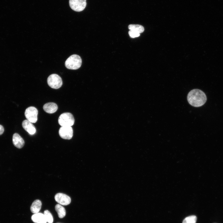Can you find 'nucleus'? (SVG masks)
<instances>
[{"mask_svg": "<svg viewBox=\"0 0 223 223\" xmlns=\"http://www.w3.org/2000/svg\"><path fill=\"white\" fill-rule=\"evenodd\" d=\"M69 4L72 10L80 12L83 11L86 7V0H69Z\"/></svg>", "mask_w": 223, "mask_h": 223, "instance_id": "6", "label": "nucleus"}, {"mask_svg": "<svg viewBox=\"0 0 223 223\" xmlns=\"http://www.w3.org/2000/svg\"><path fill=\"white\" fill-rule=\"evenodd\" d=\"M22 126L24 129L29 134L33 135L35 133L36 129L35 126L32 122L27 120L23 121L22 123Z\"/></svg>", "mask_w": 223, "mask_h": 223, "instance_id": "9", "label": "nucleus"}, {"mask_svg": "<svg viewBox=\"0 0 223 223\" xmlns=\"http://www.w3.org/2000/svg\"><path fill=\"white\" fill-rule=\"evenodd\" d=\"M31 219L35 223H46L47 222L44 214L41 213L34 214L32 216Z\"/></svg>", "mask_w": 223, "mask_h": 223, "instance_id": "12", "label": "nucleus"}, {"mask_svg": "<svg viewBox=\"0 0 223 223\" xmlns=\"http://www.w3.org/2000/svg\"><path fill=\"white\" fill-rule=\"evenodd\" d=\"M187 99L190 105L198 107L205 104L207 101V97L205 93L201 90L194 89L189 93Z\"/></svg>", "mask_w": 223, "mask_h": 223, "instance_id": "1", "label": "nucleus"}, {"mask_svg": "<svg viewBox=\"0 0 223 223\" xmlns=\"http://www.w3.org/2000/svg\"><path fill=\"white\" fill-rule=\"evenodd\" d=\"M58 121L59 124L62 126H71L74 124L75 120L71 113L65 112L60 115Z\"/></svg>", "mask_w": 223, "mask_h": 223, "instance_id": "3", "label": "nucleus"}, {"mask_svg": "<svg viewBox=\"0 0 223 223\" xmlns=\"http://www.w3.org/2000/svg\"><path fill=\"white\" fill-rule=\"evenodd\" d=\"M44 110L46 112L52 114L55 112L58 109V106L55 103L50 102L45 104L43 107Z\"/></svg>", "mask_w": 223, "mask_h": 223, "instance_id": "11", "label": "nucleus"}, {"mask_svg": "<svg viewBox=\"0 0 223 223\" xmlns=\"http://www.w3.org/2000/svg\"><path fill=\"white\" fill-rule=\"evenodd\" d=\"M128 28L130 30L135 31L140 33H142L144 30V27L139 24H129Z\"/></svg>", "mask_w": 223, "mask_h": 223, "instance_id": "15", "label": "nucleus"}, {"mask_svg": "<svg viewBox=\"0 0 223 223\" xmlns=\"http://www.w3.org/2000/svg\"><path fill=\"white\" fill-rule=\"evenodd\" d=\"M55 201L59 204L67 205L71 202L70 198L67 195L62 193H58L55 196Z\"/></svg>", "mask_w": 223, "mask_h": 223, "instance_id": "8", "label": "nucleus"}, {"mask_svg": "<svg viewBox=\"0 0 223 223\" xmlns=\"http://www.w3.org/2000/svg\"><path fill=\"white\" fill-rule=\"evenodd\" d=\"M42 205V202L40 200L38 199L35 200L31 206V212L34 214L38 213L41 209Z\"/></svg>", "mask_w": 223, "mask_h": 223, "instance_id": "13", "label": "nucleus"}, {"mask_svg": "<svg viewBox=\"0 0 223 223\" xmlns=\"http://www.w3.org/2000/svg\"><path fill=\"white\" fill-rule=\"evenodd\" d=\"M4 131V128L3 126L0 125V135H2Z\"/></svg>", "mask_w": 223, "mask_h": 223, "instance_id": "19", "label": "nucleus"}, {"mask_svg": "<svg viewBox=\"0 0 223 223\" xmlns=\"http://www.w3.org/2000/svg\"><path fill=\"white\" fill-rule=\"evenodd\" d=\"M55 208L59 218H62L65 216L66 211L63 207L59 204H57L55 205Z\"/></svg>", "mask_w": 223, "mask_h": 223, "instance_id": "14", "label": "nucleus"}, {"mask_svg": "<svg viewBox=\"0 0 223 223\" xmlns=\"http://www.w3.org/2000/svg\"><path fill=\"white\" fill-rule=\"evenodd\" d=\"M47 82L50 87L56 89L60 88L63 84L61 77L56 74H53L50 75L47 78Z\"/></svg>", "mask_w": 223, "mask_h": 223, "instance_id": "4", "label": "nucleus"}, {"mask_svg": "<svg viewBox=\"0 0 223 223\" xmlns=\"http://www.w3.org/2000/svg\"><path fill=\"white\" fill-rule=\"evenodd\" d=\"M60 136L62 138L69 140L73 135V130L71 126H61L59 131Z\"/></svg>", "mask_w": 223, "mask_h": 223, "instance_id": "7", "label": "nucleus"}, {"mask_svg": "<svg viewBox=\"0 0 223 223\" xmlns=\"http://www.w3.org/2000/svg\"><path fill=\"white\" fill-rule=\"evenodd\" d=\"M82 60L81 57L77 55H73L69 56L66 60L65 65L69 69L76 70L81 66Z\"/></svg>", "mask_w": 223, "mask_h": 223, "instance_id": "2", "label": "nucleus"}, {"mask_svg": "<svg viewBox=\"0 0 223 223\" xmlns=\"http://www.w3.org/2000/svg\"><path fill=\"white\" fill-rule=\"evenodd\" d=\"M12 141L14 145L18 148H22L24 144V141L23 138L16 133L13 135Z\"/></svg>", "mask_w": 223, "mask_h": 223, "instance_id": "10", "label": "nucleus"}, {"mask_svg": "<svg viewBox=\"0 0 223 223\" xmlns=\"http://www.w3.org/2000/svg\"><path fill=\"white\" fill-rule=\"evenodd\" d=\"M197 217L195 215H192L185 218L182 221V223H196Z\"/></svg>", "mask_w": 223, "mask_h": 223, "instance_id": "16", "label": "nucleus"}, {"mask_svg": "<svg viewBox=\"0 0 223 223\" xmlns=\"http://www.w3.org/2000/svg\"><path fill=\"white\" fill-rule=\"evenodd\" d=\"M44 214L45 217L47 222L48 223H52L53 219L50 212L48 210L44 211Z\"/></svg>", "mask_w": 223, "mask_h": 223, "instance_id": "17", "label": "nucleus"}, {"mask_svg": "<svg viewBox=\"0 0 223 223\" xmlns=\"http://www.w3.org/2000/svg\"><path fill=\"white\" fill-rule=\"evenodd\" d=\"M38 110L34 107H29L25 110V116L28 120L32 123H36L37 120Z\"/></svg>", "mask_w": 223, "mask_h": 223, "instance_id": "5", "label": "nucleus"}, {"mask_svg": "<svg viewBox=\"0 0 223 223\" xmlns=\"http://www.w3.org/2000/svg\"><path fill=\"white\" fill-rule=\"evenodd\" d=\"M129 34L131 38L137 37L140 35V33L133 30H130L129 31Z\"/></svg>", "mask_w": 223, "mask_h": 223, "instance_id": "18", "label": "nucleus"}]
</instances>
